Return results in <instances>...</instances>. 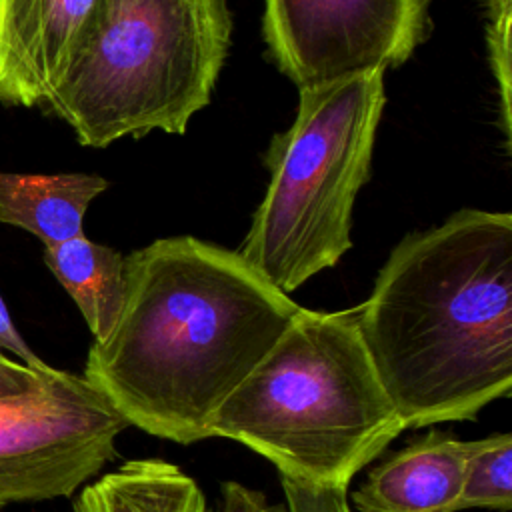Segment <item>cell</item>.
<instances>
[{
  "label": "cell",
  "mask_w": 512,
  "mask_h": 512,
  "mask_svg": "<svg viewBox=\"0 0 512 512\" xmlns=\"http://www.w3.org/2000/svg\"><path fill=\"white\" fill-rule=\"evenodd\" d=\"M126 298L84 378L152 436H210L224 400L272 350L300 306L238 252L192 238L156 240L124 256Z\"/></svg>",
  "instance_id": "1"
},
{
  "label": "cell",
  "mask_w": 512,
  "mask_h": 512,
  "mask_svg": "<svg viewBox=\"0 0 512 512\" xmlns=\"http://www.w3.org/2000/svg\"><path fill=\"white\" fill-rule=\"evenodd\" d=\"M356 310L406 428L474 420L512 392V214L466 208L408 234Z\"/></svg>",
  "instance_id": "2"
},
{
  "label": "cell",
  "mask_w": 512,
  "mask_h": 512,
  "mask_svg": "<svg viewBox=\"0 0 512 512\" xmlns=\"http://www.w3.org/2000/svg\"><path fill=\"white\" fill-rule=\"evenodd\" d=\"M402 430L364 346L356 308H300L210 424V436L262 454L284 478L340 488Z\"/></svg>",
  "instance_id": "3"
},
{
  "label": "cell",
  "mask_w": 512,
  "mask_h": 512,
  "mask_svg": "<svg viewBox=\"0 0 512 512\" xmlns=\"http://www.w3.org/2000/svg\"><path fill=\"white\" fill-rule=\"evenodd\" d=\"M230 34L228 0H100L44 106L82 146L184 134L210 102Z\"/></svg>",
  "instance_id": "4"
},
{
  "label": "cell",
  "mask_w": 512,
  "mask_h": 512,
  "mask_svg": "<svg viewBox=\"0 0 512 512\" xmlns=\"http://www.w3.org/2000/svg\"><path fill=\"white\" fill-rule=\"evenodd\" d=\"M384 102V72L302 88L294 122L272 138L270 182L236 252L276 290L294 292L352 248Z\"/></svg>",
  "instance_id": "5"
},
{
  "label": "cell",
  "mask_w": 512,
  "mask_h": 512,
  "mask_svg": "<svg viewBox=\"0 0 512 512\" xmlns=\"http://www.w3.org/2000/svg\"><path fill=\"white\" fill-rule=\"evenodd\" d=\"M128 420L84 376L58 370L0 398V510L76 494L114 456Z\"/></svg>",
  "instance_id": "6"
},
{
  "label": "cell",
  "mask_w": 512,
  "mask_h": 512,
  "mask_svg": "<svg viewBox=\"0 0 512 512\" xmlns=\"http://www.w3.org/2000/svg\"><path fill=\"white\" fill-rule=\"evenodd\" d=\"M428 0H264L268 56L298 90L404 64L422 42Z\"/></svg>",
  "instance_id": "7"
},
{
  "label": "cell",
  "mask_w": 512,
  "mask_h": 512,
  "mask_svg": "<svg viewBox=\"0 0 512 512\" xmlns=\"http://www.w3.org/2000/svg\"><path fill=\"white\" fill-rule=\"evenodd\" d=\"M100 0H0V104L44 106Z\"/></svg>",
  "instance_id": "8"
},
{
  "label": "cell",
  "mask_w": 512,
  "mask_h": 512,
  "mask_svg": "<svg viewBox=\"0 0 512 512\" xmlns=\"http://www.w3.org/2000/svg\"><path fill=\"white\" fill-rule=\"evenodd\" d=\"M472 448L432 428L370 468L352 492L356 512H456Z\"/></svg>",
  "instance_id": "9"
},
{
  "label": "cell",
  "mask_w": 512,
  "mask_h": 512,
  "mask_svg": "<svg viewBox=\"0 0 512 512\" xmlns=\"http://www.w3.org/2000/svg\"><path fill=\"white\" fill-rule=\"evenodd\" d=\"M106 188V178L84 172H0V222L54 246L84 234L86 210Z\"/></svg>",
  "instance_id": "10"
},
{
  "label": "cell",
  "mask_w": 512,
  "mask_h": 512,
  "mask_svg": "<svg viewBox=\"0 0 512 512\" xmlns=\"http://www.w3.org/2000/svg\"><path fill=\"white\" fill-rule=\"evenodd\" d=\"M74 512H210L198 482L162 458H136L82 486Z\"/></svg>",
  "instance_id": "11"
},
{
  "label": "cell",
  "mask_w": 512,
  "mask_h": 512,
  "mask_svg": "<svg viewBox=\"0 0 512 512\" xmlns=\"http://www.w3.org/2000/svg\"><path fill=\"white\" fill-rule=\"evenodd\" d=\"M42 258L78 306L94 342H102L116 326L124 306V256L82 234L54 246H44Z\"/></svg>",
  "instance_id": "12"
},
{
  "label": "cell",
  "mask_w": 512,
  "mask_h": 512,
  "mask_svg": "<svg viewBox=\"0 0 512 512\" xmlns=\"http://www.w3.org/2000/svg\"><path fill=\"white\" fill-rule=\"evenodd\" d=\"M470 508L512 510V434L498 432L474 440L456 512Z\"/></svg>",
  "instance_id": "13"
},
{
  "label": "cell",
  "mask_w": 512,
  "mask_h": 512,
  "mask_svg": "<svg viewBox=\"0 0 512 512\" xmlns=\"http://www.w3.org/2000/svg\"><path fill=\"white\" fill-rule=\"evenodd\" d=\"M512 0H486V40L488 60L500 98V124L510 150L512 134V64H510Z\"/></svg>",
  "instance_id": "14"
},
{
  "label": "cell",
  "mask_w": 512,
  "mask_h": 512,
  "mask_svg": "<svg viewBox=\"0 0 512 512\" xmlns=\"http://www.w3.org/2000/svg\"><path fill=\"white\" fill-rule=\"evenodd\" d=\"M286 496V512H352L348 488L310 484L280 476Z\"/></svg>",
  "instance_id": "15"
},
{
  "label": "cell",
  "mask_w": 512,
  "mask_h": 512,
  "mask_svg": "<svg viewBox=\"0 0 512 512\" xmlns=\"http://www.w3.org/2000/svg\"><path fill=\"white\" fill-rule=\"evenodd\" d=\"M52 372L54 368L50 364L36 368L0 352V398L32 392L42 386Z\"/></svg>",
  "instance_id": "16"
},
{
  "label": "cell",
  "mask_w": 512,
  "mask_h": 512,
  "mask_svg": "<svg viewBox=\"0 0 512 512\" xmlns=\"http://www.w3.org/2000/svg\"><path fill=\"white\" fill-rule=\"evenodd\" d=\"M0 352L14 356L16 360L28 364V366H44L46 362L28 346L24 336L18 332L16 324L12 322V316L8 312L6 302L0 296Z\"/></svg>",
  "instance_id": "17"
},
{
  "label": "cell",
  "mask_w": 512,
  "mask_h": 512,
  "mask_svg": "<svg viewBox=\"0 0 512 512\" xmlns=\"http://www.w3.org/2000/svg\"><path fill=\"white\" fill-rule=\"evenodd\" d=\"M220 490L222 504L218 512H258L266 504L262 492H256L240 482H224Z\"/></svg>",
  "instance_id": "18"
},
{
  "label": "cell",
  "mask_w": 512,
  "mask_h": 512,
  "mask_svg": "<svg viewBox=\"0 0 512 512\" xmlns=\"http://www.w3.org/2000/svg\"><path fill=\"white\" fill-rule=\"evenodd\" d=\"M258 512H286V506L284 504H272V506H262Z\"/></svg>",
  "instance_id": "19"
}]
</instances>
